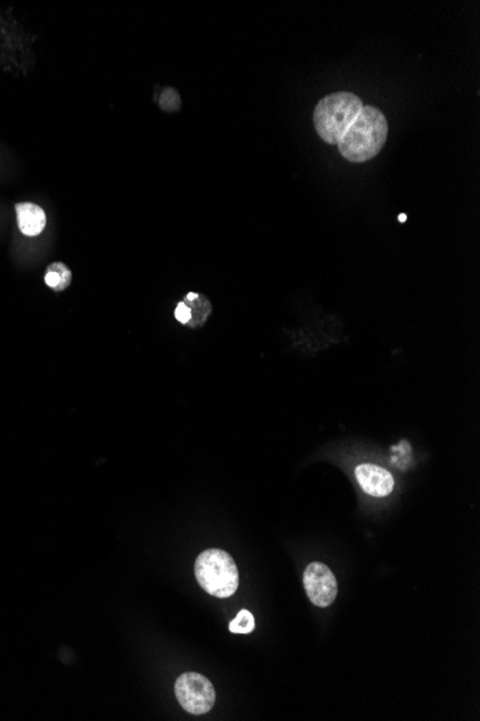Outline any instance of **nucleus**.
Returning <instances> with one entry per match:
<instances>
[{"label": "nucleus", "mask_w": 480, "mask_h": 721, "mask_svg": "<svg viewBox=\"0 0 480 721\" xmlns=\"http://www.w3.org/2000/svg\"><path fill=\"white\" fill-rule=\"evenodd\" d=\"M387 136L389 124L384 114L371 106L362 107L339 140V153L354 163L368 161L381 151Z\"/></svg>", "instance_id": "nucleus-1"}, {"label": "nucleus", "mask_w": 480, "mask_h": 721, "mask_svg": "<svg viewBox=\"0 0 480 721\" xmlns=\"http://www.w3.org/2000/svg\"><path fill=\"white\" fill-rule=\"evenodd\" d=\"M362 107L361 100L353 92H335L324 96L314 113L318 136L328 144H338Z\"/></svg>", "instance_id": "nucleus-2"}, {"label": "nucleus", "mask_w": 480, "mask_h": 721, "mask_svg": "<svg viewBox=\"0 0 480 721\" xmlns=\"http://www.w3.org/2000/svg\"><path fill=\"white\" fill-rule=\"evenodd\" d=\"M194 573L203 591L216 598L234 595L239 586V570L233 557L225 550L209 548L203 551L194 565Z\"/></svg>", "instance_id": "nucleus-3"}, {"label": "nucleus", "mask_w": 480, "mask_h": 721, "mask_svg": "<svg viewBox=\"0 0 480 721\" xmlns=\"http://www.w3.org/2000/svg\"><path fill=\"white\" fill-rule=\"evenodd\" d=\"M175 691L180 706L194 715L209 713L216 701L213 684L198 672L182 674L176 681Z\"/></svg>", "instance_id": "nucleus-4"}, {"label": "nucleus", "mask_w": 480, "mask_h": 721, "mask_svg": "<svg viewBox=\"0 0 480 721\" xmlns=\"http://www.w3.org/2000/svg\"><path fill=\"white\" fill-rule=\"evenodd\" d=\"M303 587L310 601L320 608L334 603L338 594V583L328 566L320 562L308 565L303 572Z\"/></svg>", "instance_id": "nucleus-5"}, {"label": "nucleus", "mask_w": 480, "mask_h": 721, "mask_svg": "<svg viewBox=\"0 0 480 721\" xmlns=\"http://www.w3.org/2000/svg\"><path fill=\"white\" fill-rule=\"evenodd\" d=\"M355 477L364 493L371 497H387L394 488L393 475L379 465L361 464L355 468Z\"/></svg>", "instance_id": "nucleus-6"}, {"label": "nucleus", "mask_w": 480, "mask_h": 721, "mask_svg": "<svg viewBox=\"0 0 480 721\" xmlns=\"http://www.w3.org/2000/svg\"><path fill=\"white\" fill-rule=\"evenodd\" d=\"M18 226L26 237H38L46 226V213L41 206L30 202H20L15 206Z\"/></svg>", "instance_id": "nucleus-7"}, {"label": "nucleus", "mask_w": 480, "mask_h": 721, "mask_svg": "<svg viewBox=\"0 0 480 721\" xmlns=\"http://www.w3.org/2000/svg\"><path fill=\"white\" fill-rule=\"evenodd\" d=\"M183 301L187 304L191 314L187 327H190V329H200V327L208 322L212 314V304L208 299L198 292H189Z\"/></svg>", "instance_id": "nucleus-8"}, {"label": "nucleus", "mask_w": 480, "mask_h": 721, "mask_svg": "<svg viewBox=\"0 0 480 721\" xmlns=\"http://www.w3.org/2000/svg\"><path fill=\"white\" fill-rule=\"evenodd\" d=\"M72 282V272L62 262H53L45 272V284L53 291L59 292L66 289Z\"/></svg>", "instance_id": "nucleus-9"}, {"label": "nucleus", "mask_w": 480, "mask_h": 721, "mask_svg": "<svg viewBox=\"0 0 480 721\" xmlns=\"http://www.w3.org/2000/svg\"><path fill=\"white\" fill-rule=\"evenodd\" d=\"M253 629H255V617L246 609L240 610L237 613V616L229 624V631L232 634H251Z\"/></svg>", "instance_id": "nucleus-10"}, {"label": "nucleus", "mask_w": 480, "mask_h": 721, "mask_svg": "<svg viewBox=\"0 0 480 721\" xmlns=\"http://www.w3.org/2000/svg\"><path fill=\"white\" fill-rule=\"evenodd\" d=\"M180 106H182V100H180L179 92L175 88H165L160 98L161 110L173 113V111H179Z\"/></svg>", "instance_id": "nucleus-11"}, {"label": "nucleus", "mask_w": 480, "mask_h": 721, "mask_svg": "<svg viewBox=\"0 0 480 721\" xmlns=\"http://www.w3.org/2000/svg\"><path fill=\"white\" fill-rule=\"evenodd\" d=\"M175 317L179 322L187 325L190 322V318H191V314H190V308L187 307V304L184 301H180L176 307V311H175Z\"/></svg>", "instance_id": "nucleus-12"}, {"label": "nucleus", "mask_w": 480, "mask_h": 721, "mask_svg": "<svg viewBox=\"0 0 480 721\" xmlns=\"http://www.w3.org/2000/svg\"><path fill=\"white\" fill-rule=\"evenodd\" d=\"M398 220H400V222H405V220H407V216H405V215H400V216H398Z\"/></svg>", "instance_id": "nucleus-13"}]
</instances>
